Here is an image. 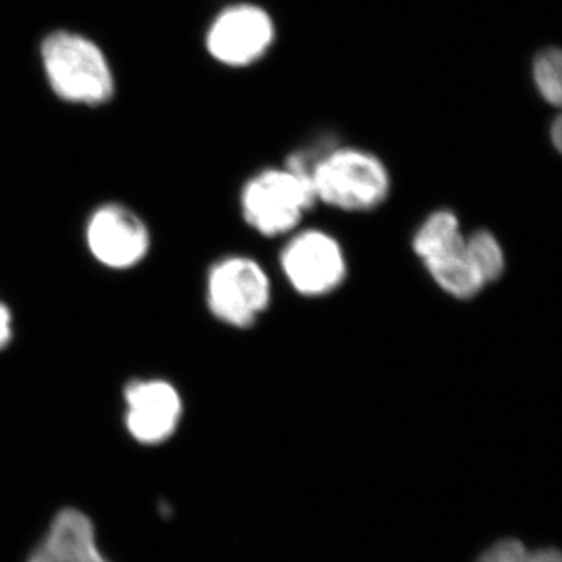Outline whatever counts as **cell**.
Masks as SVG:
<instances>
[{
  "label": "cell",
  "instance_id": "1",
  "mask_svg": "<svg viewBox=\"0 0 562 562\" xmlns=\"http://www.w3.org/2000/svg\"><path fill=\"white\" fill-rule=\"evenodd\" d=\"M310 183L316 202L346 213H369L390 198L392 177L375 151L333 143L314 165Z\"/></svg>",
  "mask_w": 562,
  "mask_h": 562
},
{
  "label": "cell",
  "instance_id": "2",
  "mask_svg": "<svg viewBox=\"0 0 562 562\" xmlns=\"http://www.w3.org/2000/svg\"><path fill=\"white\" fill-rule=\"evenodd\" d=\"M40 57L47 83L61 101L101 106L114 98L116 81L109 58L87 36L50 32L41 41Z\"/></svg>",
  "mask_w": 562,
  "mask_h": 562
},
{
  "label": "cell",
  "instance_id": "3",
  "mask_svg": "<svg viewBox=\"0 0 562 562\" xmlns=\"http://www.w3.org/2000/svg\"><path fill=\"white\" fill-rule=\"evenodd\" d=\"M277 40L279 24L268 7L255 0H231L211 18L203 47L222 68L243 70L265 61Z\"/></svg>",
  "mask_w": 562,
  "mask_h": 562
},
{
  "label": "cell",
  "instance_id": "4",
  "mask_svg": "<svg viewBox=\"0 0 562 562\" xmlns=\"http://www.w3.org/2000/svg\"><path fill=\"white\" fill-rule=\"evenodd\" d=\"M316 203L312 187L286 166L265 168L243 184L239 206L250 228L268 238L297 231Z\"/></svg>",
  "mask_w": 562,
  "mask_h": 562
},
{
  "label": "cell",
  "instance_id": "5",
  "mask_svg": "<svg viewBox=\"0 0 562 562\" xmlns=\"http://www.w3.org/2000/svg\"><path fill=\"white\" fill-rule=\"evenodd\" d=\"M205 299L210 313L222 324L249 328L271 305V279L254 258L228 255L206 273Z\"/></svg>",
  "mask_w": 562,
  "mask_h": 562
},
{
  "label": "cell",
  "instance_id": "6",
  "mask_svg": "<svg viewBox=\"0 0 562 562\" xmlns=\"http://www.w3.org/2000/svg\"><path fill=\"white\" fill-rule=\"evenodd\" d=\"M280 266L292 290L310 299L341 288L349 271L341 243L317 228L292 233L281 250Z\"/></svg>",
  "mask_w": 562,
  "mask_h": 562
},
{
  "label": "cell",
  "instance_id": "7",
  "mask_svg": "<svg viewBox=\"0 0 562 562\" xmlns=\"http://www.w3.org/2000/svg\"><path fill=\"white\" fill-rule=\"evenodd\" d=\"M88 250L103 268L128 271L149 255L151 235L139 214L122 203H103L88 217L85 227Z\"/></svg>",
  "mask_w": 562,
  "mask_h": 562
},
{
  "label": "cell",
  "instance_id": "8",
  "mask_svg": "<svg viewBox=\"0 0 562 562\" xmlns=\"http://www.w3.org/2000/svg\"><path fill=\"white\" fill-rule=\"evenodd\" d=\"M124 403L125 428L144 446L168 441L183 416V398L168 380H132L125 384Z\"/></svg>",
  "mask_w": 562,
  "mask_h": 562
},
{
  "label": "cell",
  "instance_id": "9",
  "mask_svg": "<svg viewBox=\"0 0 562 562\" xmlns=\"http://www.w3.org/2000/svg\"><path fill=\"white\" fill-rule=\"evenodd\" d=\"M44 546L61 562H109L98 549L91 520L77 509L55 517Z\"/></svg>",
  "mask_w": 562,
  "mask_h": 562
},
{
  "label": "cell",
  "instance_id": "10",
  "mask_svg": "<svg viewBox=\"0 0 562 562\" xmlns=\"http://www.w3.org/2000/svg\"><path fill=\"white\" fill-rule=\"evenodd\" d=\"M464 239L457 214L450 210H436L414 232L413 250L427 265L460 249Z\"/></svg>",
  "mask_w": 562,
  "mask_h": 562
},
{
  "label": "cell",
  "instance_id": "11",
  "mask_svg": "<svg viewBox=\"0 0 562 562\" xmlns=\"http://www.w3.org/2000/svg\"><path fill=\"white\" fill-rule=\"evenodd\" d=\"M424 266L438 288L458 301H469L486 286L469 257L465 239L460 249Z\"/></svg>",
  "mask_w": 562,
  "mask_h": 562
},
{
  "label": "cell",
  "instance_id": "12",
  "mask_svg": "<svg viewBox=\"0 0 562 562\" xmlns=\"http://www.w3.org/2000/svg\"><path fill=\"white\" fill-rule=\"evenodd\" d=\"M465 249L486 286L501 279L505 269V257L494 235L484 231L472 233L471 236H465Z\"/></svg>",
  "mask_w": 562,
  "mask_h": 562
},
{
  "label": "cell",
  "instance_id": "13",
  "mask_svg": "<svg viewBox=\"0 0 562 562\" xmlns=\"http://www.w3.org/2000/svg\"><path fill=\"white\" fill-rule=\"evenodd\" d=\"M536 87L550 105L562 109V49H546L532 68Z\"/></svg>",
  "mask_w": 562,
  "mask_h": 562
},
{
  "label": "cell",
  "instance_id": "14",
  "mask_svg": "<svg viewBox=\"0 0 562 562\" xmlns=\"http://www.w3.org/2000/svg\"><path fill=\"white\" fill-rule=\"evenodd\" d=\"M479 562H562L558 550H528L517 541H503L492 547Z\"/></svg>",
  "mask_w": 562,
  "mask_h": 562
},
{
  "label": "cell",
  "instance_id": "15",
  "mask_svg": "<svg viewBox=\"0 0 562 562\" xmlns=\"http://www.w3.org/2000/svg\"><path fill=\"white\" fill-rule=\"evenodd\" d=\"M14 321L10 306L0 299V351L5 350L13 341Z\"/></svg>",
  "mask_w": 562,
  "mask_h": 562
},
{
  "label": "cell",
  "instance_id": "16",
  "mask_svg": "<svg viewBox=\"0 0 562 562\" xmlns=\"http://www.w3.org/2000/svg\"><path fill=\"white\" fill-rule=\"evenodd\" d=\"M29 562H61L58 560L57 557H55L54 553L50 552L49 549H47L46 546H41L38 550H36L35 553L32 554L31 561Z\"/></svg>",
  "mask_w": 562,
  "mask_h": 562
},
{
  "label": "cell",
  "instance_id": "17",
  "mask_svg": "<svg viewBox=\"0 0 562 562\" xmlns=\"http://www.w3.org/2000/svg\"><path fill=\"white\" fill-rule=\"evenodd\" d=\"M552 138L554 146H557V149L562 154V114L553 122Z\"/></svg>",
  "mask_w": 562,
  "mask_h": 562
}]
</instances>
